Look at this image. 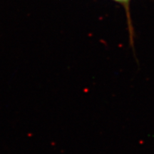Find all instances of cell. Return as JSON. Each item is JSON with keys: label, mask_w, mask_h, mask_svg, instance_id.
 Listing matches in <instances>:
<instances>
[{"label": "cell", "mask_w": 154, "mask_h": 154, "mask_svg": "<svg viewBox=\"0 0 154 154\" xmlns=\"http://www.w3.org/2000/svg\"><path fill=\"white\" fill-rule=\"evenodd\" d=\"M113 1L116 2H118L119 4H121V5H124V7H128V6H129L131 0H113Z\"/></svg>", "instance_id": "6da1fadb"}]
</instances>
